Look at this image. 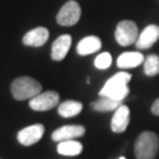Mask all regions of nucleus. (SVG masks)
Returning <instances> with one entry per match:
<instances>
[{
  "instance_id": "nucleus-1",
  "label": "nucleus",
  "mask_w": 159,
  "mask_h": 159,
  "mask_svg": "<svg viewBox=\"0 0 159 159\" xmlns=\"http://www.w3.org/2000/svg\"><path fill=\"white\" fill-rule=\"evenodd\" d=\"M131 78H132L131 73L125 72V71L116 73L113 77H111L105 83V85L102 86V89L99 91V96L108 97L114 100L123 102L130 92L129 83H130Z\"/></svg>"
},
{
  "instance_id": "nucleus-2",
  "label": "nucleus",
  "mask_w": 159,
  "mask_h": 159,
  "mask_svg": "<svg viewBox=\"0 0 159 159\" xmlns=\"http://www.w3.org/2000/svg\"><path fill=\"white\" fill-rule=\"evenodd\" d=\"M159 150V137L151 131L139 134L134 144V154L137 159H154Z\"/></svg>"
},
{
  "instance_id": "nucleus-3",
  "label": "nucleus",
  "mask_w": 159,
  "mask_h": 159,
  "mask_svg": "<svg viewBox=\"0 0 159 159\" xmlns=\"http://www.w3.org/2000/svg\"><path fill=\"white\" fill-rule=\"evenodd\" d=\"M41 84L31 77H19L13 80L11 85L12 96L16 100L32 99L37 94L41 93Z\"/></svg>"
},
{
  "instance_id": "nucleus-4",
  "label": "nucleus",
  "mask_w": 159,
  "mask_h": 159,
  "mask_svg": "<svg viewBox=\"0 0 159 159\" xmlns=\"http://www.w3.org/2000/svg\"><path fill=\"white\" fill-rule=\"evenodd\" d=\"M114 37L120 46H130L134 44L139 37L136 23L132 20H123L118 23Z\"/></svg>"
},
{
  "instance_id": "nucleus-5",
  "label": "nucleus",
  "mask_w": 159,
  "mask_h": 159,
  "mask_svg": "<svg viewBox=\"0 0 159 159\" xmlns=\"http://www.w3.org/2000/svg\"><path fill=\"white\" fill-rule=\"evenodd\" d=\"M81 8L74 0H70L60 8L57 14V23L61 26H73L79 21Z\"/></svg>"
},
{
  "instance_id": "nucleus-6",
  "label": "nucleus",
  "mask_w": 159,
  "mask_h": 159,
  "mask_svg": "<svg viewBox=\"0 0 159 159\" xmlns=\"http://www.w3.org/2000/svg\"><path fill=\"white\" fill-rule=\"evenodd\" d=\"M59 94L56 91H46L41 92L39 94L33 97L32 99H30V107L33 111H50L53 107H56L59 104Z\"/></svg>"
},
{
  "instance_id": "nucleus-7",
  "label": "nucleus",
  "mask_w": 159,
  "mask_h": 159,
  "mask_svg": "<svg viewBox=\"0 0 159 159\" xmlns=\"http://www.w3.org/2000/svg\"><path fill=\"white\" fill-rule=\"evenodd\" d=\"M45 133V127L43 124H34V125L24 127L17 134L18 142L24 146H31L38 143Z\"/></svg>"
},
{
  "instance_id": "nucleus-8",
  "label": "nucleus",
  "mask_w": 159,
  "mask_h": 159,
  "mask_svg": "<svg viewBox=\"0 0 159 159\" xmlns=\"http://www.w3.org/2000/svg\"><path fill=\"white\" fill-rule=\"evenodd\" d=\"M85 134V127L81 125H65L59 127L52 133V139L54 142H64L72 140Z\"/></svg>"
},
{
  "instance_id": "nucleus-9",
  "label": "nucleus",
  "mask_w": 159,
  "mask_h": 159,
  "mask_svg": "<svg viewBox=\"0 0 159 159\" xmlns=\"http://www.w3.org/2000/svg\"><path fill=\"white\" fill-rule=\"evenodd\" d=\"M130 108L126 105H120L114 111V114L111 120V130L116 133L124 132L130 124Z\"/></svg>"
},
{
  "instance_id": "nucleus-10",
  "label": "nucleus",
  "mask_w": 159,
  "mask_h": 159,
  "mask_svg": "<svg viewBox=\"0 0 159 159\" xmlns=\"http://www.w3.org/2000/svg\"><path fill=\"white\" fill-rule=\"evenodd\" d=\"M159 39V26L157 25H148L139 34L136 46L138 50H148Z\"/></svg>"
},
{
  "instance_id": "nucleus-11",
  "label": "nucleus",
  "mask_w": 159,
  "mask_h": 159,
  "mask_svg": "<svg viewBox=\"0 0 159 159\" xmlns=\"http://www.w3.org/2000/svg\"><path fill=\"white\" fill-rule=\"evenodd\" d=\"M72 44V37L70 34H63L58 37L52 44L51 58L56 61H60L66 57L68 50Z\"/></svg>"
},
{
  "instance_id": "nucleus-12",
  "label": "nucleus",
  "mask_w": 159,
  "mask_h": 159,
  "mask_svg": "<svg viewBox=\"0 0 159 159\" xmlns=\"http://www.w3.org/2000/svg\"><path fill=\"white\" fill-rule=\"evenodd\" d=\"M50 33L46 27H37L29 31L24 35L23 43L26 46H32V47H40L48 40Z\"/></svg>"
},
{
  "instance_id": "nucleus-13",
  "label": "nucleus",
  "mask_w": 159,
  "mask_h": 159,
  "mask_svg": "<svg viewBox=\"0 0 159 159\" xmlns=\"http://www.w3.org/2000/svg\"><path fill=\"white\" fill-rule=\"evenodd\" d=\"M102 40L96 35H89L80 40L77 45V52L79 56H87L102 48Z\"/></svg>"
},
{
  "instance_id": "nucleus-14",
  "label": "nucleus",
  "mask_w": 159,
  "mask_h": 159,
  "mask_svg": "<svg viewBox=\"0 0 159 159\" xmlns=\"http://www.w3.org/2000/svg\"><path fill=\"white\" fill-rule=\"evenodd\" d=\"M145 61L144 56L140 52H124L117 60V66L123 70L134 68Z\"/></svg>"
},
{
  "instance_id": "nucleus-15",
  "label": "nucleus",
  "mask_w": 159,
  "mask_h": 159,
  "mask_svg": "<svg viewBox=\"0 0 159 159\" xmlns=\"http://www.w3.org/2000/svg\"><path fill=\"white\" fill-rule=\"evenodd\" d=\"M83 144L77 142L75 139L72 140H64L60 142L57 146V151L61 156H78L83 152Z\"/></svg>"
},
{
  "instance_id": "nucleus-16",
  "label": "nucleus",
  "mask_w": 159,
  "mask_h": 159,
  "mask_svg": "<svg viewBox=\"0 0 159 159\" xmlns=\"http://www.w3.org/2000/svg\"><path fill=\"white\" fill-rule=\"evenodd\" d=\"M120 105H123L120 100H114L108 97H100L98 100L91 102V107L97 112H110L116 111Z\"/></svg>"
},
{
  "instance_id": "nucleus-17",
  "label": "nucleus",
  "mask_w": 159,
  "mask_h": 159,
  "mask_svg": "<svg viewBox=\"0 0 159 159\" xmlns=\"http://www.w3.org/2000/svg\"><path fill=\"white\" fill-rule=\"evenodd\" d=\"M83 110V104L75 100H66L61 102L58 107V113L63 118H71L74 116H78Z\"/></svg>"
},
{
  "instance_id": "nucleus-18",
  "label": "nucleus",
  "mask_w": 159,
  "mask_h": 159,
  "mask_svg": "<svg viewBox=\"0 0 159 159\" xmlns=\"http://www.w3.org/2000/svg\"><path fill=\"white\" fill-rule=\"evenodd\" d=\"M144 73L148 77H154L159 73V57L156 54L148 56L144 61Z\"/></svg>"
},
{
  "instance_id": "nucleus-19",
  "label": "nucleus",
  "mask_w": 159,
  "mask_h": 159,
  "mask_svg": "<svg viewBox=\"0 0 159 159\" xmlns=\"http://www.w3.org/2000/svg\"><path fill=\"white\" fill-rule=\"evenodd\" d=\"M111 64H112V56L108 52L100 53L94 59V66L99 70H106L111 66Z\"/></svg>"
},
{
  "instance_id": "nucleus-20",
  "label": "nucleus",
  "mask_w": 159,
  "mask_h": 159,
  "mask_svg": "<svg viewBox=\"0 0 159 159\" xmlns=\"http://www.w3.org/2000/svg\"><path fill=\"white\" fill-rule=\"evenodd\" d=\"M151 112H152L154 116H159V98L156 99L154 102L152 104V106H151Z\"/></svg>"
},
{
  "instance_id": "nucleus-21",
  "label": "nucleus",
  "mask_w": 159,
  "mask_h": 159,
  "mask_svg": "<svg viewBox=\"0 0 159 159\" xmlns=\"http://www.w3.org/2000/svg\"><path fill=\"white\" fill-rule=\"evenodd\" d=\"M119 159H126V158H125V157H120Z\"/></svg>"
}]
</instances>
